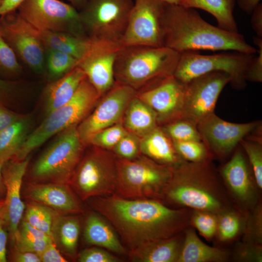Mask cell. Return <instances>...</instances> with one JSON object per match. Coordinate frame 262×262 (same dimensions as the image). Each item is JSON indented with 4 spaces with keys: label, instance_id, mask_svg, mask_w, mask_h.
Returning <instances> with one entry per match:
<instances>
[{
    "label": "cell",
    "instance_id": "44",
    "mask_svg": "<svg viewBox=\"0 0 262 262\" xmlns=\"http://www.w3.org/2000/svg\"><path fill=\"white\" fill-rule=\"evenodd\" d=\"M120 260L106 250L97 247L84 249L78 256L80 262H118Z\"/></svg>",
    "mask_w": 262,
    "mask_h": 262
},
{
    "label": "cell",
    "instance_id": "34",
    "mask_svg": "<svg viewBox=\"0 0 262 262\" xmlns=\"http://www.w3.org/2000/svg\"><path fill=\"white\" fill-rule=\"evenodd\" d=\"M57 213L47 206L34 202L28 205L24 220L52 238V223L54 217Z\"/></svg>",
    "mask_w": 262,
    "mask_h": 262
},
{
    "label": "cell",
    "instance_id": "16",
    "mask_svg": "<svg viewBox=\"0 0 262 262\" xmlns=\"http://www.w3.org/2000/svg\"><path fill=\"white\" fill-rule=\"evenodd\" d=\"M261 125L258 121L245 123L228 122L213 112L201 119L196 127L212 157L223 159L231 154L240 142Z\"/></svg>",
    "mask_w": 262,
    "mask_h": 262
},
{
    "label": "cell",
    "instance_id": "58",
    "mask_svg": "<svg viewBox=\"0 0 262 262\" xmlns=\"http://www.w3.org/2000/svg\"><path fill=\"white\" fill-rule=\"evenodd\" d=\"M167 5H180L182 0H162Z\"/></svg>",
    "mask_w": 262,
    "mask_h": 262
},
{
    "label": "cell",
    "instance_id": "59",
    "mask_svg": "<svg viewBox=\"0 0 262 262\" xmlns=\"http://www.w3.org/2000/svg\"><path fill=\"white\" fill-rule=\"evenodd\" d=\"M3 201L4 200H0V216H1L0 213L3 205Z\"/></svg>",
    "mask_w": 262,
    "mask_h": 262
},
{
    "label": "cell",
    "instance_id": "20",
    "mask_svg": "<svg viewBox=\"0 0 262 262\" xmlns=\"http://www.w3.org/2000/svg\"><path fill=\"white\" fill-rule=\"evenodd\" d=\"M185 84L173 75L156 83L138 98L156 113L157 120L171 122L181 118Z\"/></svg>",
    "mask_w": 262,
    "mask_h": 262
},
{
    "label": "cell",
    "instance_id": "3",
    "mask_svg": "<svg viewBox=\"0 0 262 262\" xmlns=\"http://www.w3.org/2000/svg\"><path fill=\"white\" fill-rule=\"evenodd\" d=\"M161 200L176 208L219 214L234 208L211 160L199 163L182 160L173 167Z\"/></svg>",
    "mask_w": 262,
    "mask_h": 262
},
{
    "label": "cell",
    "instance_id": "55",
    "mask_svg": "<svg viewBox=\"0 0 262 262\" xmlns=\"http://www.w3.org/2000/svg\"><path fill=\"white\" fill-rule=\"evenodd\" d=\"M261 0H237L239 8L246 14L251 15Z\"/></svg>",
    "mask_w": 262,
    "mask_h": 262
},
{
    "label": "cell",
    "instance_id": "53",
    "mask_svg": "<svg viewBox=\"0 0 262 262\" xmlns=\"http://www.w3.org/2000/svg\"><path fill=\"white\" fill-rule=\"evenodd\" d=\"M4 222L0 216V262H7L6 244L7 234L5 229Z\"/></svg>",
    "mask_w": 262,
    "mask_h": 262
},
{
    "label": "cell",
    "instance_id": "38",
    "mask_svg": "<svg viewBox=\"0 0 262 262\" xmlns=\"http://www.w3.org/2000/svg\"><path fill=\"white\" fill-rule=\"evenodd\" d=\"M164 131L172 141H202L196 125L183 118L171 122L165 127Z\"/></svg>",
    "mask_w": 262,
    "mask_h": 262
},
{
    "label": "cell",
    "instance_id": "32",
    "mask_svg": "<svg viewBox=\"0 0 262 262\" xmlns=\"http://www.w3.org/2000/svg\"><path fill=\"white\" fill-rule=\"evenodd\" d=\"M259 127L243 139L240 145L244 150L252 169L258 188L262 189V139Z\"/></svg>",
    "mask_w": 262,
    "mask_h": 262
},
{
    "label": "cell",
    "instance_id": "2",
    "mask_svg": "<svg viewBox=\"0 0 262 262\" xmlns=\"http://www.w3.org/2000/svg\"><path fill=\"white\" fill-rule=\"evenodd\" d=\"M163 32L164 46L180 53L200 50L257 53V49L239 32L214 26L203 19L195 9L180 5H166Z\"/></svg>",
    "mask_w": 262,
    "mask_h": 262
},
{
    "label": "cell",
    "instance_id": "12",
    "mask_svg": "<svg viewBox=\"0 0 262 262\" xmlns=\"http://www.w3.org/2000/svg\"><path fill=\"white\" fill-rule=\"evenodd\" d=\"M166 5L162 0H135L121 46H164L163 19Z\"/></svg>",
    "mask_w": 262,
    "mask_h": 262
},
{
    "label": "cell",
    "instance_id": "5",
    "mask_svg": "<svg viewBox=\"0 0 262 262\" xmlns=\"http://www.w3.org/2000/svg\"><path fill=\"white\" fill-rule=\"evenodd\" d=\"M99 96L86 77L69 101L46 115L28 135L14 158L25 159L51 137L76 126L87 114Z\"/></svg>",
    "mask_w": 262,
    "mask_h": 262
},
{
    "label": "cell",
    "instance_id": "21",
    "mask_svg": "<svg viewBox=\"0 0 262 262\" xmlns=\"http://www.w3.org/2000/svg\"><path fill=\"white\" fill-rule=\"evenodd\" d=\"M25 195L59 213H80L82 210L69 185L57 183L29 184Z\"/></svg>",
    "mask_w": 262,
    "mask_h": 262
},
{
    "label": "cell",
    "instance_id": "23",
    "mask_svg": "<svg viewBox=\"0 0 262 262\" xmlns=\"http://www.w3.org/2000/svg\"><path fill=\"white\" fill-rule=\"evenodd\" d=\"M86 78L82 69L76 66L58 79L49 84L44 94L46 115L69 101Z\"/></svg>",
    "mask_w": 262,
    "mask_h": 262
},
{
    "label": "cell",
    "instance_id": "30",
    "mask_svg": "<svg viewBox=\"0 0 262 262\" xmlns=\"http://www.w3.org/2000/svg\"><path fill=\"white\" fill-rule=\"evenodd\" d=\"M29 119L22 117L0 131V162L15 157L28 135Z\"/></svg>",
    "mask_w": 262,
    "mask_h": 262
},
{
    "label": "cell",
    "instance_id": "41",
    "mask_svg": "<svg viewBox=\"0 0 262 262\" xmlns=\"http://www.w3.org/2000/svg\"><path fill=\"white\" fill-rule=\"evenodd\" d=\"M230 258L235 262H262V245L242 241L236 244Z\"/></svg>",
    "mask_w": 262,
    "mask_h": 262
},
{
    "label": "cell",
    "instance_id": "51",
    "mask_svg": "<svg viewBox=\"0 0 262 262\" xmlns=\"http://www.w3.org/2000/svg\"><path fill=\"white\" fill-rule=\"evenodd\" d=\"M11 260L15 262H40L39 256L37 253L20 251L15 249L12 250Z\"/></svg>",
    "mask_w": 262,
    "mask_h": 262
},
{
    "label": "cell",
    "instance_id": "22",
    "mask_svg": "<svg viewBox=\"0 0 262 262\" xmlns=\"http://www.w3.org/2000/svg\"><path fill=\"white\" fill-rule=\"evenodd\" d=\"M32 28L45 49H53L66 53L78 61L91 50L97 40V39L78 36L65 32L40 30L33 26Z\"/></svg>",
    "mask_w": 262,
    "mask_h": 262
},
{
    "label": "cell",
    "instance_id": "52",
    "mask_svg": "<svg viewBox=\"0 0 262 262\" xmlns=\"http://www.w3.org/2000/svg\"><path fill=\"white\" fill-rule=\"evenodd\" d=\"M0 106V131L22 117L13 114Z\"/></svg>",
    "mask_w": 262,
    "mask_h": 262
},
{
    "label": "cell",
    "instance_id": "46",
    "mask_svg": "<svg viewBox=\"0 0 262 262\" xmlns=\"http://www.w3.org/2000/svg\"><path fill=\"white\" fill-rule=\"evenodd\" d=\"M115 147V152L120 156L124 159L131 160L137 155L139 144L134 136L128 133Z\"/></svg>",
    "mask_w": 262,
    "mask_h": 262
},
{
    "label": "cell",
    "instance_id": "27",
    "mask_svg": "<svg viewBox=\"0 0 262 262\" xmlns=\"http://www.w3.org/2000/svg\"><path fill=\"white\" fill-rule=\"evenodd\" d=\"M115 230L103 218L95 214L87 217L83 236L85 242L90 245L104 248L118 254L127 251L119 240Z\"/></svg>",
    "mask_w": 262,
    "mask_h": 262
},
{
    "label": "cell",
    "instance_id": "54",
    "mask_svg": "<svg viewBox=\"0 0 262 262\" xmlns=\"http://www.w3.org/2000/svg\"><path fill=\"white\" fill-rule=\"evenodd\" d=\"M25 0H3L0 3V17L16 10Z\"/></svg>",
    "mask_w": 262,
    "mask_h": 262
},
{
    "label": "cell",
    "instance_id": "33",
    "mask_svg": "<svg viewBox=\"0 0 262 262\" xmlns=\"http://www.w3.org/2000/svg\"><path fill=\"white\" fill-rule=\"evenodd\" d=\"M245 216L235 208L218 214L215 237L222 243L229 242L243 233Z\"/></svg>",
    "mask_w": 262,
    "mask_h": 262
},
{
    "label": "cell",
    "instance_id": "49",
    "mask_svg": "<svg viewBox=\"0 0 262 262\" xmlns=\"http://www.w3.org/2000/svg\"><path fill=\"white\" fill-rule=\"evenodd\" d=\"M16 82L0 78V106L6 103L13 95L16 87Z\"/></svg>",
    "mask_w": 262,
    "mask_h": 262
},
{
    "label": "cell",
    "instance_id": "11",
    "mask_svg": "<svg viewBox=\"0 0 262 262\" xmlns=\"http://www.w3.org/2000/svg\"><path fill=\"white\" fill-rule=\"evenodd\" d=\"M116 164L106 154L86 155L77 166L68 185L82 200L115 193Z\"/></svg>",
    "mask_w": 262,
    "mask_h": 262
},
{
    "label": "cell",
    "instance_id": "13",
    "mask_svg": "<svg viewBox=\"0 0 262 262\" xmlns=\"http://www.w3.org/2000/svg\"><path fill=\"white\" fill-rule=\"evenodd\" d=\"M238 147L218 171L233 206L245 215L260 201V190L247 157Z\"/></svg>",
    "mask_w": 262,
    "mask_h": 262
},
{
    "label": "cell",
    "instance_id": "37",
    "mask_svg": "<svg viewBox=\"0 0 262 262\" xmlns=\"http://www.w3.org/2000/svg\"><path fill=\"white\" fill-rule=\"evenodd\" d=\"M245 216L243 241L262 245V205L261 201Z\"/></svg>",
    "mask_w": 262,
    "mask_h": 262
},
{
    "label": "cell",
    "instance_id": "40",
    "mask_svg": "<svg viewBox=\"0 0 262 262\" xmlns=\"http://www.w3.org/2000/svg\"><path fill=\"white\" fill-rule=\"evenodd\" d=\"M21 72L22 67L18 58L3 37L0 28V75L12 77Z\"/></svg>",
    "mask_w": 262,
    "mask_h": 262
},
{
    "label": "cell",
    "instance_id": "17",
    "mask_svg": "<svg viewBox=\"0 0 262 262\" xmlns=\"http://www.w3.org/2000/svg\"><path fill=\"white\" fill-rule=\"evenodd\" d=\"M134 94V89L124 84L112 88L77 128L82 142L89 143L97 133L117 122Z\"/></svg>",
    "mask_w": 262,
    "mask_h": 262
},
{
    "label": "cell",
    "instance_id": "43",
    "mask_svg": "<svg viewBox=\"0 0 262 262\" xmlns=\"http://www.w3.org/2000/svg\"><path fill=\"white\" fill-rule=\"evenodd\" d=\"M254 43L257 46V56H254L246 74V80L253 82H262V38L253 37Z\"/></svg>",
    "mask_w": 262,
    "mask_h": 262
},
{
    "label": "cell",
    "instance_id": "18",
    "mask_svg": "<svg viewBox=\"0 0 262 262\" xmlns=\"http://www.w3.org/2000/svg\"><path fill=\"white\" fill-rule=\"evenodd\" d=\"M30 160L29 155L21 160L14 158L4 163L2 166L6 195L0 215L12 243L18 234V227L25 208L21 200V190Z\"/></svg>",
    "mask_w": 262,
    "mask_h": 262
},
{
    "label": "cell",
    "instance_id": "36",
    "mask_svg": "<svg viewBox=\"0 0 262 262\" xmlns=\"http://www.w3.org/2000/svg\"><path fill=\"white\" fill-rule=\"evenodd\" d=\"M174 147L182 160L199 163L212 160V156L202 141H172Z\"/></svg>",
    "mask_w": 262,
    "mask_h": 262
},
{
    "label": "cell",
    "instance_id": "45",
    "mask_svg": "<svg viewBox=\"0 0 262 262\" xmlns=\"http://www.w3.org/2000/svg\"><path fill=\"white\" fill-rule=\"evenodd\" d=\"M53 240L30 239L17 234L13 244L17 250L39 254Z\"/></svg>",
    "mask_w": 262,
    "mask_h": 262
},
{
    "label": "cell",
    "instance_id": "25",
    "mask_svg": "<svg viewBox=\"0 0 262 262\" xmlns=\"http://www.w3.org/2000/svg\"><path fill=\"white\" fill-rule=\"evenodd\" d=\"M184 231L174 236L157 240L130 250L131 261L138 262H177Z\"/></svg>",
    "mask_w": 262,
    "mask_h": 262
},
{
    "label": "cell",
    "instance_id": "19",
    "mask_svg": "<svg viewBox=\"0 0 262 262\" xmlns=\"http://www.w3.org/2000/svg\"><path fill=\"white\" fill-rule=\"evenodd\" d=\"M122 48L119 43L98 40L78 62L77 66L82 69L99 95L114 86L115 62Z\"/></svg>",
    "mask_w": 262,
    "mask_h": 262
},
{
    "label": "cell",
    "instance_id": "24",
    "mask_svg": "<svg viewBox=\"0 0 262 262\" xmlns=\"http://www.w3.org/2000/svg\"><path fill=\"white\" fill-rule=\"evenodd\" d=\"M228 250L204 243L195 229L189 226L184 231L183 241L177 262H226L230 260Z\"/></svg>",
    "mask_w": 262,
    "mask_h": 262
},
{
    "label": "cell",
    "instance_id": "14",
    "mask_svg": "<svg viewBox=\"0 0 262 262\" xmlns=\"http://www.w3.org/2000/svg\"><path fill=\"white\" fill-rule=\"evenodd\" d=\"M0 28L4 40L27 66L36 73L45 70V49L32 26L16 10L0 17Z\"/></svg>",
    "mask_w": 262,
    "mask_h": 262
},
{
    "label": "cell",
    "instance_id": "60",
    "mask_svg": "<svg viewBox=\"0 0 262 262\" xmlns=\"http://www.w3.org/2000/svg\"><path fill=\"white\" fill-rule=\"evenodd\" d=\"M3 0H0V3H1V2Z\"/></svg>",
    "mask_w": 262,
    "mask_h": 262
},
{
    "label": "cell",
    "instance_id": "57",
    "mask_svg": "<svg viewBox=\"0 0 262 262\" xmlns=\"http://www.w3.org/2000/svg\"><path fill=\"white\" fill-rule=\"evenodd\" d=\"M71 5L76 8L78 11L80 10L85 5L88 0H67Z\"/></svg>",
    "mask_w": 262,
    "mask_h": 262
},
{
    "label": "cell",
    "instance_id": "29",
    "mask_svg": "<svg viewBox=\"0 0 262 262\" xmlns=\"http://www.w3.org/2000/svg\"><path fill=\"white\" fill-rule=\"evenodd\" d=\"M80 225L75 216L56 213L53 218L51 233L53 241L62 250L70 257L76 255Z\"/></svg>",
    "mask_w": 262,
    "mask_h": 262
},
{
    "label": "cell",
    "instance_id": "31",
    "mask_svg": "<svg viewBox=\"0 0 262 262\" xmlns=\"http://www.w3.org/2000/svg\"><path fill=\"white\" fill-rule=\"evenodd\" d=\"M125 117L127 129L137 133H147L156 127L157 115L155 111L139 98L129 103Z\"/></svg>",
    "mask_w": 262,
    "mask_h": 262
},
{
    "label": "cell",
    "instance_id": "48",
    "mask_svg": "<svg viewBox=\"0 0 262 262\" xmlns=\"http://www.w3.org/2000/svg\"><path fill=\"white\" fill-rule=\"evenodd\" d=\"M17 234L30 239L53 240L50 236L31 226L24 219L22 222L20 228L18 229Z\"/></svg>",
    "mask_w": 262,
    "mask_h": 262
},
{
    "label": "cell",
    "instance_id": "28",
    "mask_svg": "<svg viewBox=\"0 0 262 262\" xmlns=\"http://www.w3.org/2000/svg\"><path fill=\"white\" fill-rule=\"evenodd\" d=\"M236 0H182L180 5L200 9L211 14L216 19L217 26L231 32H238L233 16Z\"/></svg>",
    "mask_w": 262,
    "mask_h": 262
},
{
    "label": "cell",
    "instance_id": "26",
    "mask_svg": "<svg viewBox=\"0 0 262 262\" xmlns=\"http://www.w3.org/2000/svg\"><path fill=\"white\" fill-rule=\"evenodd\" d=\"M139 148L150 159L163 165L173 167L183 160L177 153L171 139L157 127L145 134Z\"/></svg>",
    "mask_w": 262,
    "mask_h": 262
},
{
    "label": "cell",
    "instance_id": "15",
    "mask_svg": "<svg viewBox=\"0 0 262 262\" xmlns=\"http://www.w3.org/2000/svg\"><path fill=\"white\" fill-rule=\"evenodd\" d=\"M231 82L227 73L209 72L184 83V100L181 118L196 125L214 112L218 98L225 86Z\"/></svg>",
    "mask_w": 262,
    "mask_h": 262
},
{
    "label": "cell",
    "instance_id": "56",
    "mask_svg": "<svg viewBox=\"0 0 262 262\" xmlns=\"http://www.w3.org/2000/svg\"><path fill=\"white\" fill-rule=\"evenodd\" d=\"M3 164V163L0 162V200H4L6 195V186L2 174Z\"/></svg>",
    "mask_w": 262,
    "mask_h": 262
},
{
    "label": "cell",
    "instance_id": "39",
    "mask_svg": "<svg viewBox=\"0 0 262 262\" xmlns=\"http://www.w3.org/2000/svg\"><path fill=\"white\" fill-rule=\"evenodd\" d=\"M218 214L204 211L192 210L190 226L197 229L206 239L210 241L216 236Z\"/></svg>",
    "mask_w": 262,
    "mask_h": 262
},
{
    "label": "cell",
    "instance_id": "9",
    "mask_svg": "<svg viewBox=\"0 0 262 262\" xmlns=\"http://www.w3.org/2000/svg\"><path fill=\"white\" fill-rule=\"evenodd\" d=\"M133 3L132 0H88L79 11L87 35L120 44Z\"/></svg>",
    "mask_w": 262,
    "mask_h": 262
},
{
    "label": "cell",
    "instance_id": "10",
    "mask_svg": "<svg viewBox=\"0 0 262 262\" xmlns=\"http://www.w3.org/2000/svg\"><path fill=\"white\" fill-rule=\"evenodd\" d=\"M16 10L26 22L38 30L88 37L79 11L70 3L60 0H25Z\"/></svg>",
    "mask_w": 262,
    "mask_h": 262
},
{
    "label": "cell",
    "instance_id": "50",
    "mask_svg": "<svg viewBox=\"0 0 262 262\" xmlns=\"http://www.w3.org/2000/svg\"><path fill=\"white\" fill-rule=\"evenodd\" d=\"M250 20L252 29L257 36L262 38V3L261 2L252 11Z\"/></svg>",
    "mask_w": 262,
    "mask_h": 262
},
{
    "label": "cell",
    "instance_id": "47",
    "mask_svg": "<svg viewBox=\"0 0 262 262\" xmlns=\"http://www.w3.org/2000/svg\"><path fill=\"white\" fill-rule=\"evenodd\" d=\"M38 254L41 262H67L60 254L54 241L49 243L45 249Z\"/></svg>",
    "mask_w": 262,
    "mask_h": 262
},
{
    "label": "cell",
    "instance_id": "35",
    "mask_svg": "<svg viewBox=\"0 0 262 262\" xmlns=\"http://www.w3.org/2000/svg\"><path fill=\"white\" fill-rule=\"evenodd\" d=\"M78 61L60 51L45 49V70L52 78H59L77 66Z\"/></svg>",
    "mask_w": 262,
    "mask_h": 262
},
{
    "label": "cell",
    "instance_id": "1",
    "mask_svg": "<svg viewBox=\"0 0 262 262\" xmlns=\"http://www.w3.org/2000/svg\"><path fill=\"white\" fill-rule=\"evenodd\" d=\"M89 199L130 250L174 236L190 226L192 210L171 208L159 199H129L114 193Z\"/></svg>",
    "mask_w": 262,
    "mask_h": 262
},
{
    "label": "cell",
    "instance_id": "4",
    "mask_svg": "<svg viewBox=\"0 0 262 262\" xmlns=\"http://www.w3.org/2000/svg\"><path fill=\"white\" fill-rule=\"evenodd\" d=\"M180 53L166 47H122L117 53L114 74L133 89L151 81L159 82L173 76Z\"/></svg>",
    "mask_w": 262,
    "mask_h": 262
},
{
    "label": "cell",
    "instance_id": "7",
    "mask_svg": "<svg viewBox=\"0 0 262 262\" xmlns=\"http://www.w3.org/2000/svg\"><path fill=\"white\" fill-rule=\"evenodd\" d=\"M82 143L76 126L61 132L33 166L34 183L68 184L80 161Z\"/></svg>",
    "mask_w": 262,
    "mask_h": 262
},
{
    "label": "cell",
    "instance_id": "42",
    "mask_svg": "<svg viewBox=\"0 0 262 262\" xmlns=\"http://www.w3.org/2000/svg\"><path fill=\"white\" fill-rule=\"evenodd\" d=\"M127 133L121 125H112L95 134L89 143L102 147L109 148L115 147Z\"/></svg>",
    "mask_w": 262,
    "mask_h": 262
},
{
    "label": "cell",
    "instance_id": "8",
    "mask_svg": "<svg viewBox=\"0 0 262 262\" xmlns=\"http://www.w3.org/2000/svg\"><path fill=\"white\" fill-rule=\"evenodd\" d=\"M255 55L234 51L212 55L200 54L197 51L182 52L173 76L186 83L209 72L221 71L230 76L232 87L242 89L245 87L246 74Z\"/></svg>",
    "mask_w": 262,
    "mask_h": 262
},
{
    "label": "cell",
    "instance_id": "6",
    "mask_svg": "<svg viewBox=\"0 0 262 262\" xmlns=\"http://www.w3.org/2000/svg\"><path fill=\"white\" fill-rule=\"evenodd\" d=\"M116 167L115 193L129 199L161 200L173 170L172 167L147 159L135 161L123 159L116 164Z\"/></svg>",
    "mask_w": 262,
    "mask_h": 262
}]
</instances>
